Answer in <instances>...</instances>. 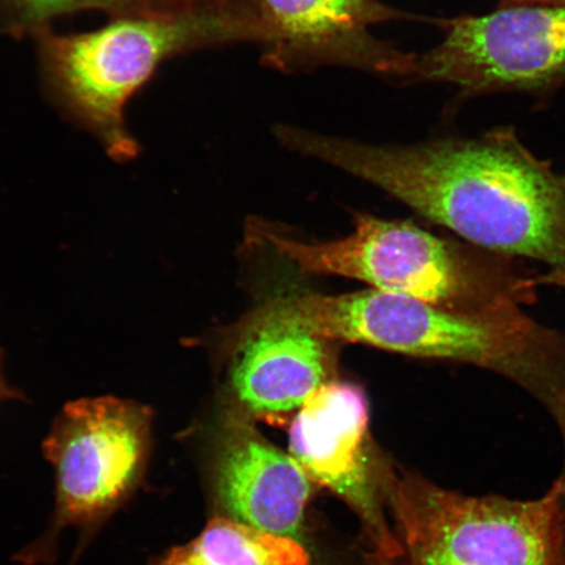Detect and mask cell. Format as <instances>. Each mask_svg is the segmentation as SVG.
<instances>
[{"mask_svg":"<svg viewBox=\"0 0 565 565\" xmlns=\"http://www.w3.org/2000/svg\"><path fill=\"white\" fill-rule=\"evenodd\" d=\"M279 143L373 183L465 242L565 268V174L511 127L476 138L374 146L279 125Z\"/></svg>","mask_w":565,"mask_h":565,"instance_id":"1","label":"cell"},{"mask_svg":"<svg viewBox=\"0 0 565 565\" xmlns=\"http://www.w3.org/2000/svg\"><path fill=\"white\" fill-rule=\"evenodd\" d=\"M42 77L53 102L117 162L140 147L125 121L130 98L168 58L198 49L252 42L267 31L254 0H201L183 9L117 17L102 30L35 35Z\"/></svg>","mask_w":565,"mask_h":565,"instance_id":"2","label":"cell"},{"mask_svg":"<svg viewBox=\"0 0 565 565\" xmlns=\"http://www.w3.org/2000/svg\"><path fill=\"white\" fill-rule=\"evenodd\" d=\"M246 232L301 273L362 280L379 291L455 312L512 306L525 289L524 271L514 258L437 237L409 222L359 215L352 235L331 243H301L256 221Z\"/></svg>","mask_w":565,"mask_h":565,"instance_id":"3","label":"cell"},{"mask_svg":"<svg viewBox=\"0 0 565 565\" xmlns=\"http://www.w3.org/2000/svg\"><path fill=\"white\" fill-rule=\"evenodd\" d=\"M391 540L366 565H565L563 487L539 499L470 497L398 465Z\"/></svg>","mask_w":565,"mask_h":565,"instance_id":"4","label":"cell"},{"mask_svg":"<svg viewBox=\"0 0 565 565\" xmlns=\"http://www.w3.org/2000/svg\"><path fill=\"white\" fill-rule=\"evenodd\" d=\"M152 412L117 397L70 402L42 449L55 476V507L44 535L20 554L51 563L60 534L75 529L79 553L143 480L152 443ZM77 553V556H79Z\"/></svg>","mask_w":565,"mask_h":565,"instance_id":"5","label":"cell"},{"mask_svg":"<svg viewBox=\"0 0 565 565\" xmlns=\"http://www.w3.org/2000/svg\"><path fill=\"white\" fill-rule=\"evenodd\" d=\"M370 341L373 348L498 374L547 412L565 385V334L534 320L522 307L465 313L380 292Z\"/></svg>","mask_w":565,"mask_h":565,"instance_id":"6","label":"cell"},{"mask_svg":"<svg viewBox=\"0 0 565 565\" xmlns=\"http://www.w3.org/2000/svg\"><path fill=\"white\" fill-rule=\"evenodd\" d=\"M441 26L444 40L416 56L409 81L454 84L461 95L476 96L565 79V6L512 4Z\"/></svg>","mask_w":565,"mask_h":565,"instance_id":"7","label":"cell"},{"mask_svg":"<svg viewBox=\"0 0 565 565\" xmlns=\"http://www.w3.org/2000/svg\"><path fill=\"white\" fill-rule=\"evenodd\" d=\"M288 435L289 455L312 483L358 515L366 554L383 551L391 540L388 494L398 463L372 439L362 388L338 381L316 388L295 414Z\"/></svg>","mask_w":565,"mask_h":565,"instance_id":"8","label":"cell"},{"mask_svg":"<svg viewBox=\"0 0 565 565\" xmlns=\"http://www.w3.org/2000/svg\"><path fill=\"white\" fill-rule=\"evenodd\" d=\"M267 31L263 61L282 73L342 66L412 79L418 54L374 38L388 21L422 20L379 0H254Z\"/></svg>","mask_w":565,"mask_h":565,"instance_id":"9","label":"cell"},{"mask_svg":"<svg viewBox=\"0 0 565 565\" xmlns=\"http://www.w3.org/2000/svg\"><path fill=\"white\" fill-rule=\"evenodd\" d=\"M212 487L223 518L302 543L312 480L231 404L217 435Z\"/></svg>","mask_w":565,"mask_h":565,"instance_id":"10","label":"cell"},{"mask_svg":"<svg viewBox=\"0 0 565 565\" xmlns=\"http://www.w3.org/2000/svg\"><path fill=\"white\" fill-rule=\"evenodd\" d=\"M230 352V404L254 422L285 426L316 388L334 381V342L300 331H258Z\"/></svg>","mask_w":565,"mask_h":565,"instance_id":"11","label":"cell"},{"mask_svg":"<svg viewBox=\"0 0 565 565\" xmlns=\"http://www.w3.org/2000/svg\"><path fill=\"white\" fill-rule=\"evenodd\" d=\"M302 543L239 524L223 515L186 545L174 547L154 565H309Z\"/></svg>","mask_w":565,"mask_h":565,"instance_id":"12","label":"cell"},{"mask_svg":"<svg viewBox=\"0 0 565 565\" xmlns=\"http://www.w3.org/2000/svg\"><path fill=\"white\" fill-rule=\"evenodd\" d=\"M89 10L117 18L148 15L167 7L159 0H0V25L15 38H35L51 28L54 19Z\"/></svg>","mask_w":565,"mask_h":565,"instance_id":"13","label":"cell"},{"mask_svg":"<svg viewBox=\"0 0 565 565\" xmlns=\"http://www.w3.org/2000/svg\"><path fill=\"white\" fill-rule=\"evenodd\" d=\"M540 286H553L565 289V268L559 270H548L546 274L536 275ZM553 416L557 428H559L562 443H563V469L561 476L557 477L563 487V511L565 519V385L562 388L559 397H557L555 405L548 412Z\"/></svg>","mask_w":565,"mask_h":565,"instance_id":"14","label":"cell"},{"mask_svg":"<svg viewBox=\"0 0 565 565\" xmlns=\"http://www.w3.org/2000/svg\"><path fill=\"white\" fill-rule=\"evenodd\" d=\"M2 362H3V350L0 349V404H3L6 401L12 399H24L23 393L17 391L4 380L2 372Z\"/></svg>","mask_w":565,"mask_h":565,"instance_id":"15","label":"cell"},{"mask_svg":"<svg viewBox=\"0 0 565 565\" xmlns=\"http://www.w3.org/2000/svg\"><path fill=\"white\" fill-rule=\"evenodd\" d=\"M167 9H183V7L193 6L201 0H159Z\"/></svg>","mask_w":565,"mask_h":565,"instance_id":"16","label":"cell"},{"mask_svg":"<svg viewBox=\"0 0 565 565\" xmlns=\"http://www.w3.org/2000/svg\"><path fill=\"white\" fill-rule=\"evenodd\" d=\"M514 4L565 6V0H512Z\"/></svg>","mask_w":565,"mask_h":565,"instance_id":"17","label":"cell"}]
</instances>
